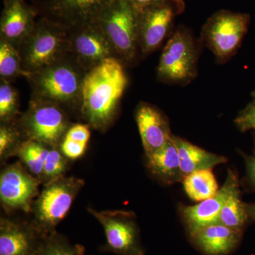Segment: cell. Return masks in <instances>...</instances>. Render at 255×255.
Here are the masks:
<instances>
[{
  "instance_id": "6da1fadb",
  "label": "cell",
  "mask_w": 255,
  "mask_h": 255,
  "mask_svg": "<svg viewBox=\"0 0 255 255\" xmlns=\"http://www.w3.org/2000/svg\"><path fill=\"white\" fill-rule=\"evenodd\" d=\"M128 83L124 65L117 58H107L87 72L80 113L92 128L105 132L113 124Z\"/></svg>"
},
{
  "instance_id": "7a4b0ae2",
  "label": "cell",
  "mask_w": 255,
  "mask_h": 255,
  "mask_svg": "<svg viewBox=\"0 0 255 255\" xmlns=\"http://www.w3.org/2000/svg\"><path fill=\"white\" fill-rule=\"evenodd\" d=\"M87 71L70 54L53 65L27 74L31 98L47 101L66 110L81 107L82 90Z\"/></svg>"
},
{
  "instance_id": "3957f363",
  "label": "cell",
  "mask_w": 255,
  "mask_h": 255,
  "mask_svg": "<svg viewBox=\"0 0 255 255\" xmlns=\"http://www.w3.org/2000/svg\"><path fill=\"white\" fill-rule=\"evenodd\" d=\"M69 31L59 23L41 16L31 33L17 47L22 61L23 77L67 56L69 54Z\"/></svg>"
},
{
  "instance_id": "277c9868",
  "label": "cell",
  "mask_w": 255,
  "mask_h": 255,
  "mask_svg": "<svg viewBox=\"0 0 255 255\" xmlns=\"http://www.w3.org/2000/svg\"><path fill=\"white\" fill-rule=\"evenodd\" d=\"M199 45L191 30L184 26L174 28L160 55L157 68L159 82L187 85L197 76Z\"/></svg>"
},
{
  "instance_id": "5b68a950",
  "label": "cell",
  "mask_w": 255,
  "mask_h": 255,
  "mask_svg": "<svg viewBox=\"0 0 255 255\" xmlns=\"http://www.w3.org/2000/svg\"><path fill=\"white\" fill-rule=\"evenodd\" d=\"M138 14L130 0H114L97 21L124 66L132 65L140 54Z\"/></svg>"
},
{
  "instance_id": "8992f818",
  "label": "cell",
  "mask_w": 255,
  "mask_h": 255,
  "mask_svg": "<svg viewBox=\"0 0 255 255\" xmlns=\"http://www.w3.org/2000/svg\"><path fill=\"white\" fill-rule=\"evenodd\" d=\"M251 15L227 9L216 11L201 29V44L209 48L219 63H226L237 53L248 33Z\"/></svg>"
},
{
  "instance_id": "52a82bcc",
  "label": "cell",
  "mask_w": 255,
  "mask_h": 255,
  "mask_svg": "<svg viewBox=\"0 0 255 255\" xmlns=\"http://www.w3.org/2000/svg\"><path fill=\"white\" fill-rule=\"evenodd\" d=\"M84 184L81 179L64 176L44 186L32 206L33 226L44 236L55 232Z\"/></svg>"
},
{
  "instance_id": "ba28073f",
  "label": "cell",
  "mask_w": 255,
  "mask_h": 255,
  "mask_svg": "<svg viewBox=\"0 0 255 255\" xmlns=\"http://www.w3.org/2000/svg\"><path fill=\"white\" fill-rule=\"evenodd\" d=\"M18 123L28 140L58 147L72 125L66 111L60 106L33 98Z\"/></svg>"
},
{
  "instance_id": "9c48e42d",
  "label": "cell",
  "mask_w": 255,
  "mask_h": 255,
  "mask_svg": "<svg viewBox=\"0 0 255 255\" xmlns=\"http://www.w3.org/2000/svg\"><path fill=\"white\" fill-rule=\"evenodd\" d=\"M184 0H165L138 11L140 54L150 55L174 31V21L185 10Z\"/></svg>"
},
{
  "instance_id": "30bf717a",
  "label": "cell",
  "mask_w": 255,
  "mask_h": 255,
  "mask_svg": "<svg viewBox=\"0 0 255 255\" xmlns=\"http://www.w3.org/2000/svg\"><path fill=\"white\" fill-rule=\"evenodd\" d=\"M102 225L106 243L100 250L117 255H145L134 214L125 211H102L88 208Z\"/></svg>"
},
{
  "instance_id": "8fae6325",
  "label": "cell",
  "mask_w": 255,
  "mask_h": 255,
  "mask_svg": "<svg viewBox=\"0 0 255 255\" xmlns=\"http://www.w3.org/2000/svg\"><path fill=\"white\" fill-rule=\"evenodd\" d=\"M40 181L21 162L6 166L0 174V201L6 211H32L39 195Z\"/></svg>"
},
{
  "instance_id": "7c38bea8",
  "label": "cell",
  "mask_w": 255,
  "mask_h": 255,
  "mask_svg": "<svg viewBox=\"0 0 255 255\" xmlns=\"http://www.w3.org/2000/svg\"><path fill=\"white\" fill-rule=\"evenodd\" d=\"M69 54L85 71L116 58L108 38L97 21L69 30Z\"/></svg>"
},
{
  "instance_id": "4fadbf2b",
  "label": "cell",
  "mask_w": 255,
  "mask_h": 255,
  "mask_svg": "<svg viewBox=\"0 0 255 255\" xmlns=\"http://www.w3.org/2000/svg\"><path fill=\"white\" fill-rule=\"evenodd\" d=\"M114 0H47L34 6L37 14L68 29L97 21Z\"/></svg>"
},
{
  "instance_id": "5bb4252c",
  "label": "cell",
  "mask_w": 255,
  "mask_h": 255,
  "mask_svg": "<svg viewBox=\"0 0 255 255\" xmlns=\"http://www.w3.org/2000/svg\"><path fill=\"white\" fill-rule=\"evenodd\" d=\"M45 237L31 222L0 219V255H38Z\"/></svg>"
},
{
  "instance_id": "9a60e30c",
  "label": "cell",
  "mask_w": 255,
  "mask_h": 255,
  "mask_svg": "<svg viewBox=\"0 0 255 255\" xmlns=\"http://www.w3.org/2000/svg\"><path fill=\"white\" fill-rule=\"evenodd\" d=\"M239 189L237 174L231 169L228 172L224 184L217 194L201 201L196 205L187 206L182 210L189 236L201 228L219 222L221 209L230 196Z\"/></svg>"
},
{
  "instance_id": "2e32d148",
  "label": "cell",
  "mask_w": 255,
  "mask_h": 255,
  "mask_svg": "<svg viewBox=\"0 0 255 255\" xmlns=\"http://www.w3.org/2000/svg\"><path fill=\"white\" fill-rule=\"evenodd\" d=\"M135 119L146 157L162 148L172 138L168 120L155 106L140 102L135 109Z\"/></svg>"
},
{
  "instance_id": "e0dca14e",
  "label": "cell",
  "mask_w": 255,
  "mask_h": 255,
  "mask_svg": "<svg viewBox=\"0 0 255 255\" xmlns=\"http://www.w3.org/2000/svg\"><path fill=\"white\" fill-rule=\"evenodd\" d=\"M0 19V39L17 48L36 25L37 11L26 0H3Z\"/></svg>"
},
{
  "instance_id": "ac0fdd59",
  "label": "cell",
  "mask_w": 255,
  "mask_h": 255,
  "mask_svg": "<svg viewBox=\"0 0 255 255\" xmlns=\"http://www.w3.org/2000/svg\"><path fill=\"white\" fill-rule=\"evenodd\" d=\"M242 233L216 223L198 230L190 238L204 255H228L239 245Z\"/></svg>"
},
{
  "instance_id": "d6986e66",
  "label": "cell",
  "mask_w": 255,
  "mask_h": 255,
  "mask_svg": "<svg viewBox=\"0 0 255 255\" xmlns=\"http://www.w3.org/2000/svg\"><path fill=\"white\" fill-rule=\"evenodd\" d=\"M172 138L179 152L184 177L196 171L211 169L227 162V158L224 156L208 152L182 137L173 135Z\"/></svg>"
},
{
  "instance_id": "ffe728a7",
  "label": "cell",
  "mask_w": 255,
  "mask_h": 255,
  "mask_svg": "<svg viewBox=\"0 0 255 255\" xmlns=\"http://www.w3.org/2000/svg\"><path fill=\"white\" fill-rule=\"evenodd\" d=\"M172 136L162 148L146 157L150 172L167 183L179 182L184 177L181 169L179 152Z\"/></svg>"
},
{
  "instance_id": "44dd1931",
  "label": "cell",
  "mask_w": 255,
  "mask_h": 255,
  "mask_svg": "<svg viewBox=\"0 0 255 255\" xmlns=\"http://www.w3.org/2000/svg\"><path fill=\"white\" fill-rule=\"evenodd\" d=\"M183 186L188 196L195 201L209 199L219 190L211 169H202L188 174L183 179Z\"/></svg>"
},
{
  "instance_id": "7402d4cb",
  "label": "cell",
  "mask_w": 255,
  "mask_h": 255,
  "mask_svg": "<svg viewBox=\"0 0 255 255\" xmlns=\"http://www.w3.org/2000/svg\"><path fill=\"white\" fill-rule=\"evenodd\" d=\"M90 128L87 124H73L69 128L59 147L69 160H76L85 153L91 135Z\"/></svg>"
},
{
  "instance_id": "603a6c76",
  "label": "cell",
  "mask_w": 255,
  "mask_h": 255,
  "mask_svg": "<svg viewBox=\"0 0 255 255\" xmlns=\"http://www.w3.org/2000/svg\"><path fill=\"white\" fill-rule=\"evenodd\" d=\"M50 147L52 146L36 140H27L16 155L25 168L39 181Z\"/></svg>"
},
{
  "instance_id": "cb8c5ba5",
  "label": "cell",
  "mask_w": 255,
  "mask_h": 255,
  "mask_svg": "<svg viewBox=\"0 0 255 255\" xmlns=\"http://www.w3.org/2000/svg\"><path fill=\"white\" fill-rule=\"evenodd\" d=\"M249 218L247 204L241 200L238 189L230 196L225 203L218 223L243 232Z\"/></svg>"
},
{
  "instance_id": "d4e9b609",
  "label": "cell",
  "mask_w": 255,
  "mask_h": 255,
  "mask_svg": "<svg viewBox=\"0 0 255 255\" xmlns=\"http://www.w3.org/2000/svg\"><path fill=\"white\" fill-rule=\"evenodd\" d=\"M23 133L18 119L13 122H0V159H6L17 155L20 147L27 140Z\"/></svg>"
},
{
  "instance_id": "484cf974",
  "label": "cell",
  "mask_w": 255,
  "mask_h": 255,
  "mask_svg": "<svg viewBox=\"0 0 255 255\" xmlns=\"http://www.w3.org/2000/svg\"><path fill=\"white\" fill-rule=\"evenodd\" d=\"M23 75L22 61L17 48L0 39V79L11 82Z\"/></svg>"
},
{
  "instance_id": "4316f807",
  "label": "cell",
  "mask_w": 255,
  "mask_h": 255,
  "mask_svg": "<svg viewBox=\"0 0 255 255\" xmlns=\"http://www.w3.org/2000/svg\"><path fill=\"white\" fill-rule=\"evenodd\" d=\"M85 247L73 244L55 232L45 237L38 255H85Z\"/></svg>"
},
{
  "instance_id": "83f0119b",
  "label": "cell",
  "mask_w": 255,
  "mask_h": 255,
  "mask_svg": "<svg viewBox=\"0 0 255 255\" xmlns=\"http://www.w3.org/2000/svg\"><path fill=\"white\" fill-rule=\"evenodd\" d=\"M19 99L11 82L0 79V122H9L19 117Z\"/></svg>"
},
{
  "instance_id": "f1b7e54d",
  "label": "cell",
  "mask_w": 255,
  "mask_h": 255,
  "mask_svg": "<svg viewBox=\"0 0 255 255\" xmlns=\"http://www.w3.org/2000/svg\"><path fill=\"white\" fill-rule=\"evenodd\" d=\"M69 161L61 152L60 147H50L40 179L41 184L46 186L64 177L68 169Z\"/></svg>"
},
{
  "instance_id": "f546056e",
  "label": "cell",
  "mask_w": 255,
  "mask_h": 255,
  "mask_svg": "<svg viewBox=\"0 0 255 255\" xmlns=\"http://www.w3.org/2000/svg\"><path fill=\"white\" fill-rule=\"evenodd\" d=\"M234 123L240 131L255 132V90L252 92L251 102L239 112Z\"/></svg>"
},
{
  "instance_id": "4dcf8cb0",
  "label": "cell",
  "mask_w": 255,
  "mask_h": 255,
  "mask_svg": "<svg viewBox=\"0 0 255 255\" xmlns=\"http://www.w3.org/2000/svg\"><path fill=\"white\" fill-rule=\"evenodd\" d=\"M247 175L250 182L255 189V155H245Z\"/></svg>"
},
{
  "instance_id": "1f68e13d",
  "label": "cell",
  "mask_w": 255,
  "mask_h": 255,
  "mask_svg": "<svg viewBox=\"0 0 255 255\" xmlns=\"http://www.w3.org/2000/svg\"><path fill=\"white\" fill-rule=\"evenodd\" d=\"M165 0H130V2L134 5L137 11H140L146 8L154 6V5L162 2Z\"/></svg>"
},
{
  "instance_id": "d6a6232c",
  "label": "cell",
  "mask_w": 255,
  "mask_h": 255,
  "mask_svg": "<svg viewBox=\"0 0 255 255\" xmlns=\"http://www.w3.org/2000/svg\"><path fill=\"white\" fill-rule=\"evenodd\" d=\"M249 217L255 221V203L254 204H247Z\"/></svg>"
},
{
  "instance_id": "836d02e7",
  "label": "cell",
  "mask_w": 255,
  "mask_h": 255,
  "mask_svg": "<svg viewBox=\"0 0 255 255\" xmlns=\"http://www.w3.org/2000/svg\"></svg>"
}]
</instances>
